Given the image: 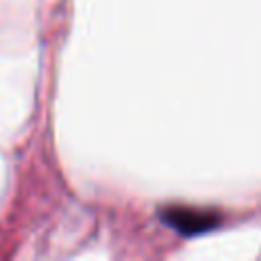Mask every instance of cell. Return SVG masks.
I'll return each instance as SVG.
<instances>
[{
	"label": "cell",
	"instance_id": "obj_1",
	"mask_svg": "<svg viewBox=\"0 0 261 261\" xmlns=\"http://www.w3.org/2000/svg\"><path fill=\"white\" fill-rule=\"evenodd\" d=\"M161 218L165 220L167 226L177 230L184 237H194L208 232L218 226L220 218L212 212H202V210H192V208H167L161 212Z\"/></svg>",
	"mask_w": 261,
	"mask_h": 261
}]
</instances>
